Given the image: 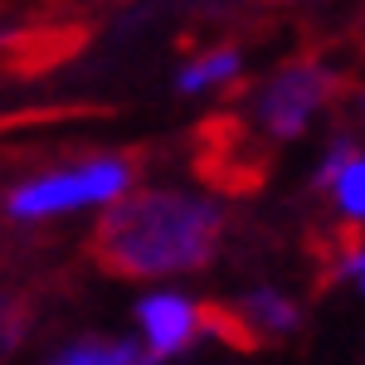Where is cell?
Returning a JSON list of instances; mask_svg holds the SVG:
<instances>
[{
	"instance_id": "cell-4",
	"label": "cell",
	"mask_w": 365,
	"mask_h": 365,
	"mask_svg": "<svg viewBox=\"0 0 365 365\" xmlns=\"http://www.w3.org/2000/svg\"><path fill=\"white\" fill-rule=\"evenodd\" d=\"M137 322H141V336H146V351L156 361H175L205 331L200 327V307L185 302L180 292H151V297H141Z\"/></svg>"
},
{
	"instance_id": "cell-1",
	"label": "cell",
	"mask_w": 365,
	"mask_h": 365,
	"mask_svg": "<svg viewBox=\"0 0 365 365\" xmlns=\"http://www.w3.org/2000/svg\"><path fill=\"white\" fill-rule=\"evenodd\" d=\"M225 234V210L185 190H137L108 205L88 253L113 278H170L205 268Z\"/></svg>"
},
{
	"instance_id": "cell-10",
	"label": "cell",
	"mask_w": 365,
	"mask_h": 365,
	"mask_svg": "<svg viewBox=\"0 0 365 365\" xmlns=\"http://www.w3.org/2000/svg\"><path fill=\"white\" fill-rule=\"evenodd\" d=\"M356 156H361V151H356V146H351L346 137L331 141V151H327V156H322V166H317V185H322V190H331L341 175H346V166H351Z\"/></svg>"
},
{
	"instance_id": "cell-11",
	"label": "cell",
	"mask_w": 365,
	"mask_h": 365,
	"mask_svg": "<svg viewBox=\"0 0 365 365\" xmlns=\"http://www.w3.org/2000/svg\"><path fill=\"white\" fill-rule=\"evenodd\" d=\"M331 278H351L356 287L365 292V244H346L331 263Z\"/></svg>"
},
{
	"instance_id": "cell-8",
	"label": "cell",
	"mask_w": 365,
	"mask_h": 365,
	"mask_svg": "<svg viewBox=\"0 0 365 365\" xmlns=\"http://www.w3.org/2000/svg\"><path fill=\"white\" fill-rule=\"evenodd\" d=\"M25 331H29V297H25V292L0 287V365L20 351Z\"/></svg>"
},
{
	"instance_id": "cell-12",
	"label": "cell",
	"mask_w": 365,
	"mask_h": 365,
	"mask_svg": "<svg viewBox=\"0 0 365 365\" xmlns=\"http://www.w3.org/2000/svg\"><path fill=\"white\" fill-rule=\"evenodd\" d=\"M10 44H20V29H0V49H10Z\"/></svg>"
},
{
	"instance_id": "cell-2",
	"label": "cell",
	"mask_w": 365,
	"mask_h": 365,
	"mask_svg": "<svg viewBox=\"0 0 365 365\" xmlns=\"http://www.w3.org/2000/svg\"><path fill=\"white\" fill-rule=\"evenodd\" d=\"M127 190H132V161L127 156H98V161L49 170V175H34L25 185H15L5 210L15 220H49V215H68L83 205H117Z\"/></svg>"
},
{
	"instance_id": "cell-5",
	"label": "cell",
	"mask_w": 365,
	"mask_h": 365,
	"mask_svg": "<svg viewBox=\"0 0 365 365\" xmlns=\"http://www.w3.org/2000/svg\"><path fill=\"white\" fill-rule=\"evenodd\" d=\"M239 317L249 322V331H253L258 341L287 336V331H297V322H302L297 302H292V297H282V292H273V287H258V292H249V297L239 302Z\"/></svg>"
},
{
	"instance_id": "cell-13",
	"label": "cell",
	"mask_w": 365,
	"mask_h": 365,
	"mask_svg": "<svg viewBox=\"0 0 365 365\" xmlns=\"http://www.w3.org/2000/svg\"><path fill=\"white\" fill-rule=\"evenodd\" d=\"M361 108H365V98H361Z\"/></svg>"
},
{
	"instance_id": "cell-6",
	"label": "cell",
	"mask_w": 365,
	"mask_h": 365,
	"mask_svg": "<svg viewBox=\"0 0 365 365\" xmlns=\"http://www.w3.org/2000/svg\"><path fill=\"white\" fill-rule=\"evenodd\" d=\"M151 351H141L137 341H103V336H88V341H73L63 346L54 361L44 365H141Z\"/></svg>"
},
{
	"instance_id": "cell-7",
	"label": "cell",
	"mask_w": 365,
	"mask_h": 365,
	"mask_svg": "<svg viewBox=\"0 0 365 365\" xmlns=\"http://www.w3.org/2000/svg\"><path fill=\"white\" fill-rule=\"evenodd\" d=\"M239 68H244L239 49H210V54L190 58V63L175 73V88H180V93H205V88H220V83H229V78H239Z\"/></svg>"
},
{
	"instance_id": "cell-9",
	"label": "cell",
	"mask_w": 365,
	"mask_h": 365,
	"mask_svg": "<svg viewBox=\"0 0 365 365\" xmlns=\"http://www.w3.org/2000/svg\"><path fill=\"white\" fill-rule=\"evenodd\" d=\"M331 195H336V210L351 225H365V156H356L346 166V175L331 185Z\"/></svg>"
},
{
	"instance_id": "cell-3",
	"label": "cell",
	"mask_w": 365,
	"mask_h": 365,
	"mask_svg": "<svg viewBox=\"0 0 365 365\" xmlns=\"http://www.w3.org/2000/svg\"><path fill=\"white\" fill-rule=\"evenodd\" d=\"M336 88V73L317 58H302V63H287L278 68L268 83L253 93V117L268 137L278 141H292L307 132V122L322 113V103L331 98Z\"/></svg>"
}]
</instances>
